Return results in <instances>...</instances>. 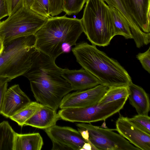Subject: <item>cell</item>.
Wrapping results in <instances>:
<instances>
[{"label":"cell","instance_id":"1","mask_svg":"<svg viewBox=\"0 0 150 150\" xmlns=\"http://www.w3.org/2000/svg\"><path fill=\"white\" fill-rule=\"evenodd\" d=\"M83 32L81 19L51 17L35 34V49L55 60L70 52Z\"/></svg>","mask_w":150,"mask_h":150},{"label":"cell","instance_id":"2","mask_svg":"<svg viewBox=\"0 0 150 150\" xmlns=\"http://www.w3.org/2000/svg\"><path fill=\"white\" fill-rule=\"evenodd\" d=\"M77 62L108 88L127 86L132 82L127 71L116 60L96 46L81 42L71 49Z\"/></svg>","mask_w":150,"mask_h":150},{"label":"cell","instance_id":"3","mask_svg":"<svg viewBox=\"0 0 150 150\" xmlns=\"http://www.w3.org/2000/svg\"><path fill=\"white\" fill-rule=\"evenodd\" d=\"M83 32L92 45H108L115 36L109 7L104 0H86L81 19Z\"/></svg>","mask_w":150,"mask_h":150},{"label":"cell","instance_id":"4","mask_svg":"<svg viewBox=\"0 0 150 150\" xmlns=\"http://www.w3.org/2000/svg\"><path fill=\"white\" fill-rule=\"evenodd\" d=\"M35 35L21 37L4 45L0 54V76L11 80L23 75L30 67L36 51Z\"/></svg>","mask_w":150,"mask_h":150},{"label":"cell","instance_id":"5","mask_svg":"<svg viewBox=\"0 0 150 150\" xmlns=\"http://www.w3.org/2000/svg\"><path fill=\"white\" fill-rule=\"evenodd\" d=\"M47 19L23 6L0 21V38L5 45L16 39L34 35Z\"/></svg>","mask_w":150,"mask_h":150},{"label":"cell","instance_id":"6","mask_svg":"<svg viewBox=\"0 0 150 150\" xmlns=\"http://www.w3.org/2000/svg\"><path fill=\"white\" fill-rule=\"evenodd\" d=\"M128 98L104 104L84 107L61 109L58 112L60 118L71 122L91 123L106 120L118 112L124 106Z\"/></svg>","mask_w":150,"mask_h":150},{"label":"cell","instance_id":"7","mask_svg":"<svg viewBox=\"0 0 150 150\" xmlns=\"http://www.w3.org/2000/svg\"><path fill=\"white\" fill-rule=\"evenodd\" d=\"M78 128L86 129L92 150H140L112 129L95 126L91 123L76 124Z\"/></svg>","mask_w":150,"mask_h":150},{"label":"cell","instance_id":"8","mask_svg":"<svg viewBox=\"0 0 150 150\" xmlns=\"http://www.w3.org/2000/svg\"><path fill=\"white\" fill-rule=\"evenodd\" d=\"M102 84L85 90L66 95L62 99L59 108L84 107L97 103L108 88Z\"/></svg>","mask_w":150,"mask_h":150},{"label":"cell","instance_id":"9","mask_svg":"<svg viewBox=\"0 0 150 150\" xmlns=\"http://www.w3.org/2000/svg\"><path fill=\"white\" fill-rule=\"evenodd\" d=\"M116 130L135 147L150 150V134L137 126L127 117L120 115L116 122Z\"/></svg>","mask_w":150,"mask_h":150},{"label":"cell","instance_id":"10","mask_svg":"<svg viewBox=\"0 0 150 150\" xmlns=\"http://www.w3.org/2000/svg\"><path fill=\"white\" fill-rule=\"evenodd\" d=\"M45 130L52 142L65 145L71 150H81L84 144L87 142L78 131L70 127L55 125Z\"/></svg>","mask_w":150,"mask_h":150},{"label":"cell","instance_id":"11","mask_svg":"<svg viewBox=\"0 0 150 150\" xmlns=\"http://www.w3.org/2000/svg\"><path fill=\"white\" fill-rule=\"evenodd\" d=\"M31 101L19 85L15 84L6 91L0 114L10 118Z\"/></svg>","mask_w":150,"mask_h":150},{"label":"cell","instance_id":"12","mask_svg":"<svg viewBox=\"0 0 150 150\" xmlns=\"http://www.w3.org/2000/svg\"><path fill=\"white\" fill-rule=\"evenodd\" d=\"M62 75L74 91H83L101 84L96 78L83 68L78 70L62 69Z\"/></svg>","mask_w":150,"mask_h":150},{"label":"cell","instance_id":"13","mask_svg":"<svg viewBox=\"0 0 150 150\" xmlns=\"http://www.w3.org/2000/svg\"><path fill=\"white\" fill-rule=\"evenodd\" d=\"M135 22L144 32L150 33V0H124Z\"/></svg>","mask_w":150,"mask_h":150},{"label":"cell","instance_id":"14","mask_svg":"<svg viewBox=\"0 0 150 150\" xmlns=\"http://www.w3.org/2000/svg\"><path fill=\"white\" fill-rule=\"evenodd\" d=\"M60 118L56 111L44 106L25 122L24 126L45 129L56 125Z\"/></svg>","mask_w":150,"mask_h":150},{"label":"cell","instance_id":"15","mask_svg":"<svg viewBox=\"0 0 150 150\" xmlns=\"http://www.w3.org/2000/svg\"><path fill=\"white\" fill-rule=\"evenodd\" d=\"M127 86L129 92L128 98L130 104L135 109L138 114L148 115L150 104L147 93L142 87L132 82Z\"/></svg>","mask_w":150,"mask_h":150},{"label":"cell","instance_id":"16","mask_svg":"<svg viewBox=\"0 0 150 150\" xmlns=\"http://www.w3.org/2000/svg\"><path fill=\"white\" fill-rule=\"evenodd\" d=\"M43 144L42 138L39 133L21 134L16 132L13 150H40Z\"/></svg>","mask_w":150,"mask_h":150},{"label":"cell","instance_id":"17","mask_svg":"<svg viewBox=\"0 0 150 150\" xmlns=\"http://www.w3.org/2000/svg\"><path fill=\"white\" fill-rule=\"evenodd\" d=\"M109 6H112L117 9L123 15L127 21L129 26L132 39L135 41L142 39L145 33L143 32L135 22L124 0H104Z\"/></svg>","mask_w":150,"mask_h":150},{"label":"cell","instance_id":"18","mask_svg":"<svg viewBox=\"0 0 150 150\" xmlns=\"http://www.w3.org/2000/svg\"><path fill=\"white\" fill-rule=\"evenodd\" d=\"M113 21L115 36H123L126 39H132L129 24L123 15L115 8L109 6Z\"/></svg>","mask_w":150,"mask_h":150},{"label":"cell","instance_id":"19","mask_svg":"<svg viewBox=\"0 0 150 150\" xmlns=\"http://www.w3.org/2000/svg\"><path fill=\"white\" fill-rule=\"evenodd\" d=\"M43 106L37 101H31L9 118L22 127L27 120Z\"/></svg>","mask_w":150,"mask_h":150},{"label":"cell","instance_id":"20","mask_svg":"<svg viewBox=\"0 0 150 150\" xmlns=\"http://www.w3.org/2000/svg\"><path fill=\"white\" fill-rule=\"evenodd\" d=\"M15 133L8 121L0 123V150H13Z\"/></svg>","mask_w":150,"mask_h":150},{"label":"cell","instance_id":"21","mask_svg":"<svg viewBox=\"0 0 150 150\" xmlns=\"http://www.w3.org/2000/svg\"><path fill=\"white\" fill-rule=\"evenodd\" d=\"M129 94L127 86L110 87L108 88L98 103L104 104L128 98Z\"/></svg>","mask_w":150,"mask_h":150},{"label":"cell","instance_id":"22","mask_svg":"<svg viewBox=\"0 0 150 150\" xmlns=\"http://www.w3.org/2000/svg\"><path fill=\"white\" fill-rule=\"evenodd\" d=\"M86 0H62L63 11L68 15L78 13Z\"/></svg>","mask_w":150,"mask_h":150},{"label":"cell","instance_id":"23","mask_svg":"<svg viewBox=\"0 0 150 150\" xmlns=\"http://www.w3.org/2000/svg\"><path fill=\"white\" fill-rule=\"evenodd\" d=\"M30 9L46 18L51 17L49 0H34Z\"/></svg>","mask_w":150,"mask_h":150},{"label":"cell","instance_id":"24","mask_svg":"<svg viewBox=\"0 0 150 150\" xmlns=\"http://www.w3.org/2000/svg\"><path fill=\"white\" fill-rule=\"evenodd\" d=\"M129 119L140 129L150 134V117L148 115L138 114Z\"/></svg>","mask_w":150,"mask_h":150},{"label":"cell","instance_id":"25","mask_svg":"<svg viewBox=\"0 0 150 150\" xmlns=\"http://www.w3.org/2000/svg\"><path fill=\"white\" fill-rule=\"evenodd\" d=\"M150 47L145 52L139 53L136 57L139 60L143 68L150 73Z\"/></svg>","mask_w":150,"mask_h":150},{"label":"cell","instance_id":"26","mask_svg":"<svg viewBox=\"0 0 150 150\" xmlns=\"http://www.w3.org/2000/svg\"><path fill=\"white\" fill-rule=\"evenodd\" d=\"M6 4L8 16H10L23 6V0H5Z\"/></svg>","mask_w":150,"mask_h":150},{"label":"cell","instance_id":"27","mask_svg":"<svg viewBox=\"0 0 150 150\" xmlns=\"http://www.w3.org/2000/svg\"><path fill=\"white\" fill-rule=\"evenodd\" d=\"M50 15L52 17L56 16L63 11L62 0H49Z\"/></svg>","mask_w":150,"mask_h":150},{"label":"cell","instance_id":"28","mask_svg":"<svg viewBox=\"0 0 150 150\" xmlns=\"http://www.w3.org/2000/svg\"><path fill=\"white\" fill-rule=\"evenodd\" d=\"M7 16H8V14L5 1L0 0V21Z\"/></svg>","mask_w":150,"mask_h":150},{"label":"cell","instance_id":"29","mask_svg":"<svg viewBox=\"0 0 150 150\" xmlns=\"http://www.w3.org/2000/svg\"><path fill=\"white\" fill-rule=\"evenodd\" d=\"M8 82H6L0 86V111L1 110L5 93L7 89Z\"/></svg>","mask_w":150,"mask_h":150},{"label":"cell","instance_id":"30","mask_svg":"<svg viewBox=\"0 0 150 150\" xmlns=\"http://www.w3.org/2000/svg\"><path fill=\"white\" fill-rule=\"evenodd\" d=\"M52 142V150H71L70 147L63 144L53 141Z\"/></svg>","mask_w":150,"mask_h":150},{"label":"cell","instance_id":"31","mask_svg":"<svg viewBox=\"0 0 150 150\" xmlns=\"http://www.w3.org/2000/svg\"><path fill=\"white\" fill-rule=\"evenodd\" d=\"M78 131L80 133L83 138L88 143L91 144V143L89 139V134L87 130L86 129H83L78 128Z\"/></svg>","mask_w":150,"mask_h":150},{"label":"cell","instance_id":"32","mask_svg":"<svg viewBox=\"0 0 150 150\" xmlns=\"http://www.w3.org/2000/svg\"><path fill=\"white\" fill-rule=\"evenodd\" d=\"M34 0H23V6L28 8H30Z\"/></svg>","mask_w":150,"mask_h":150},{"label":"cell","instance_id":"33","mask_svg":"<svg viewBox=\"0 0 150 150\" xmlns=\"http://www.w3.org/2000/svg\"><path fill=\"white\" fill-rule=\"evenodd\" d=\"M11 80L8 78L0 76V86L6 82L10 81Z\"/></svg>","mask_w":150,"mask_h":150},{"label":"cell","instance_id":"34","mask_svg":"<svg viewBox=\"0 0 150 150\" xmlns=\"http://www.w3.org/2000/svg\"><path fill=\"white\" fill-rule=\"evenodd\" d=\"M81 150H92L91 146L90 143L86 142L84 144Z\"/></svg>","mask_w":150,"mask_h":150},{"label":"cell","instance_id":"35","mask_svg":"<svg viewBox=\"0 0 150 150\" xmlns=\"http://www.w3.org/2000/svg\"><path fill=\"white\" fill-rule=\"evenodd\" d=\"M4 48V44L0 38V54L2 53Z\"/></svg>","mask_w":150,"mask_h":150}]
</instances>
